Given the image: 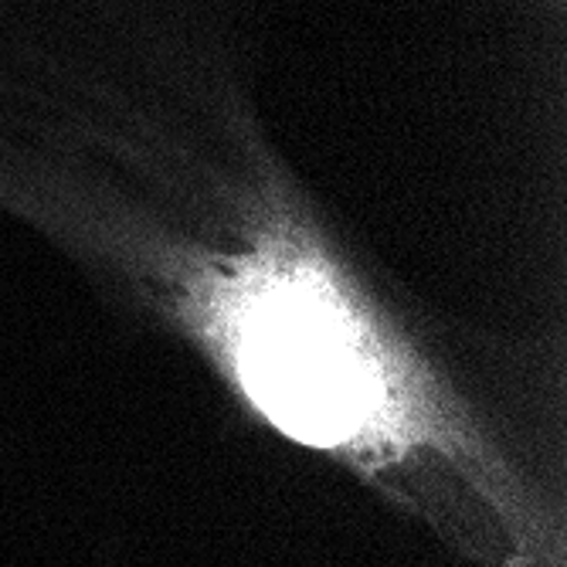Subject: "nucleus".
<instances>
[{"instance_id":"1","label":"nucleus","mask_w":567,"mask_h":567,"mask_svg":"<svg viewBox=\"0 0 567 567\" xmlns=\"http://www.w3.org/2000/svg\"><path fill=\"white\" fill-rule=\"evenodd\" d=\"M184 289L197 333L292 439L360 466H391L419 445L458 452L442 401L306 245L269 238L187 276Z\"/></svg>"}]
</instances>
